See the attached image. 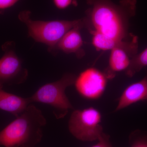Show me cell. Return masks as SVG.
Here are the masks:
<instances>
[{"label": "cell", "mask_w": 147, "mask_h": 147, "mask_svg": "<svg viewBox=\"0 0 147 147\" xmlns=\"http://www.w3.org/2000/svg\"><path fill=\"white\" fill-rule=\"evenodd\" d=\"M84 28V23L74 27L68 31L59 40L55 49L61 50L66 54L74 53L80 59L85 55L82 48L84 41L80 30Z\"/></svg>", "instance_id": "obj_10"}, {"label": "cell", "mask_w": 147, "mask_h": 147, "mask_svg": "<svg viewBox=\"0 0 147 147\" xmlns=\"http://www.w3.org/2000/svg\"><path fill=\"white\" fill-rule=\"evenodd\" d=\"M130 147H147V132L135 130L129 135Z\"/></svg>", "instance_id": "obj_13"}, {"label": "cell", "mask_w": 147, "mask_h": 147, "mask_svg": "<svg viewBox=\"0 0 147 147\" xmlns=\"http://www.w3.org/2000/svg\"><path fill=\"white\" fill-rule=\"evenodd\" d=\"M55 6L59 9H65L70 6H77V0H53Z\"/></svg>", "instance_id": "obj_14"}, {"label": "cell", "mask_w": 147, "mask_h": 147, "mask_svg": "<svg viewBox=\"0 0 147 147\" xmlns=\"http://www.w3.org/2000/svg\"><path fill=\"white\" fill-rule=\"evenodd\" d=\"M108 80L103 71L91 67L76 76L74 85L82 97L87 100H97L105 93Z\"/></svg>", "instance_id": "obj_6"}, {"label": "cell", "mask_w": 147, "mask_h": 147, "mask_svg": "<svg viewBox=\"0 0 147 147\" xmlns=\"http://www.w3.org/2000/svg\"><path fill=\"white\" fill-rule=\"evenodd\" d=\"M29 11L19 13V19L26 25L29 35L37 42H42L55 49L58 42L68 31L83 23L82 19L73 21H34Z\"/></svg>", "instance_id": "obj_3"}, {"label": "cell", "mask_w": 147, "mask_h": 147, "mask_svg": "<svg viewBox=\"0 0 147 147\" xmlns=\"http://www.w3.org/2000/svg\"><path fill=\"white\" fill-rule=\"evenodd\" d=\"M147 101V76L129 85L119 98L115 112H118L140 101Z\"/></svg>", "instance_id": "obj_9"}, {"label": "cell", "mask_w": 147, "mask_h": 147, "mask_svg": "<svg viewBox=\"0 0 147 147\" xmlns=\"http://www.w3.org/2000/svg\"><path fill=\"white\" fill-rule=\"evenodd\" d=\"M0 59V82L3 84H20L26 80L28 71L24 68L13 50L7 49Z\"/></svg>", "instance_id": "obj_7"}, {"label": "cell", "mask_w": 147, "mask_h": 147, "mask_svg": "<svg viewBox=\"0 0 147 147\" xmlns=\"http://www.w3.org/2000/svg\"><path fill=\"white\" fill-rule=\"evenodd\" d=\"M88 8L82 18L97 51L129 45L138 38L129 32V21L136 14L137 0H86Z\"/></svg>", "instance_id": "obj_1"}, {"label": "cell", "mask_w": 147, "mask_h": 147, "mask_svg": "<svg viewBox=\"0 0 147 147\" xmlns=\"http://www.w3.org/2000/svg\"><path fill=\"white\" fill-rule=\"evenodd\" d=\"M139 43L126 46H117L110 51L108 66L103 72L108 80L114 79L117 73L125 71L131 59L138 53Z\"/></svg>", "instance_id": "obj_8"}, {"label": "cell", "mask_w": 147, "mask_h": 147, "mask_svg": "<svg viewBox=\"0 0 147 147\" xmlns=\"http://www.w3.org/2000/svg\"><path fill=\"white\" fill-rule=\"evenodd\" d=\"M102 118L100 111L94 107L74 110L69 120V130L74 137L80 141L98 140L103 132Z\"/></svg>", "instance_id": "obj_5"}, {"label": "cell", "mask_w": 147, "mask_h": 147, "mask_svg": "<svg viewBox=\"0 0 147 147\" xmlns=\"http://www.w3.org/2000/svg\"><path fill=\"white\" fill-rule=\"evenodd\" d=\"M76 77L73 74L66 73L59 80L45 84L29 97L31 102H41L50 105L53 108L56 119L63 118L69 110L74 109L66 94L65 90L67 87L74 85Z\"/></svg>", "instance_id": "obj_4"}, {"label": "cell", "mask_w": 147, "mask_h": 147, "mask_svg": "<svg viewBox=\"0 0 147 147\" xmlns=\"http://www.w3.org/2000/svg\"><path fill=\"white\" fill-rule=\"evenodd\" d=\"M19 0H0V9L9 8L15 5Z\"/></svg>", "instance_id": "obj_16"}, {"label": "cell", "mask_w": 147, "mask_h": 147, "mask_svg": "<svg viewBox=\"0 0 147 147\" xmlns=\"http://www.w3.org/2000/svg\"><path fill=\"white\" fill-rule=\"evenodd\" d=\"M0 82V110L8 112L16 117L31 103L29 98H24L5 91Z\"/></svg>", "instance_id": "obj_11"}, {"label": "cell", "mask_w": 147, "mask_h": 147, "mask_svg": "<svg viewBox=\"0 0 147 147\" xmlns=\"http://www.w3.org/2000/svg\"><path fill=\"white\" fill-rule=\"evenodd\" d=\"M46 124V119L41 110L30 104L0 131V146L35 147L42 139V128Z\"/></svg>", "instance_id": "obj_2"}, {"label": "cell", "mask_w": 147, "mask_h": 147, "mask_svg": "<svg viewBox=\"0 0 147 147\" xmlns=\"http://www.w3.org/2000/svg\"><path fill=\"white\" fill-rule=\"evenodd\" d=\"M110 138L109 135L103 132L98 140V142L97 144L91 147H113L110 143Z\"/></svg>", "instance_id": "obj_15"}, {"label": "cell", "mask_w": 147, "mask_h": 147, "mask_svg": "<svg viewBox=\"0 0 147 147\" xmlns=\"http://www.w3.org/2000/svg\"><path fill=\"white\" fill-rule=\"evenodd\" d=\"M147 66V47L131 59L128 68L125 71L127 77L131 78Z\"/></svg>", "instance_id": "obj_12"}]
</instances>
